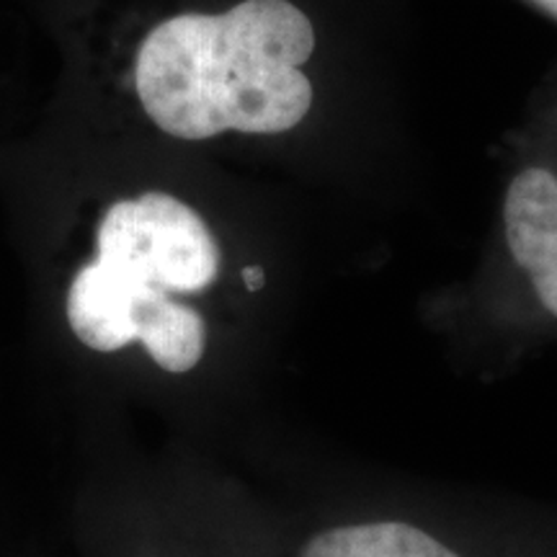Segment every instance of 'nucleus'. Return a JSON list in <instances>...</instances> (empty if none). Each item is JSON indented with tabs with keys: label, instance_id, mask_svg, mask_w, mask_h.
Segmentation results:
<instances>
[{
	"label": "nucleus",
	"instance_id": "obj_1",
	"mask_svg": "<svg viewBox=\"0 0 557 557\" xmlns=\"http://www.w3.org/2000/svg\"><path fill=\"white\" fill-rule=\"evenodd\" d=\"M0 212L45 372L75 385L199 377L225 246L189 189L122 171L90 124L45 107L0 139Z\"/></svg>",
	"mask_w": 557,
	"mask_h": 557
},
{
	"label": "nucleus",
	"instance_id": "obj_2",
	"mask_svg": "<svg viewBox=\"0 0 557 557\" xmlns=\"http://www.w3.org/2000/svg\"><path fill=\"white\" fill-rule=\"evenodd\" d=\"M504 233L513 261L532 278L542 308L557 318V176L529 165L508 184Z\"/></svg>",
	"mask_w": 557,
	"mask_h": 557
},
{
	"label": "nucleus",
	"instance_id": "obj_3",
	"mask_svg": "<svg viewBox=\"0 0 557 557\" xmlns=\"http://www.w3.org/2000/svg\"><path fill=\"white\" fill-rule=\"evenodd\" d=\"M297 557H462L406 521H364L333 527L299 547Z\"/></svg>",
	"mask_w": 557,
	"mask_h": 557
},
{
	"label": "nucleus",
	"instance_id": "obj_4",
	"mask_svg": "<svg viewBox=\"0 0 557 557\" xmlns=\"http://www.w3.org/2000/svg\"><path fill=\"white\" fill-rule=\"evenodd\" d=\"M240 284L243 289L250 292V295H253V292H261L267 287V269L259 267V263H248V267L240 269Z\"/></svg>",
	"mask_w": 557,
	"mask_h": 557
},
{
	"label": "nucleus",
	"instance_id": "obj_5",
	"mask_svg": "<svg viewBox=\"0 0 557 557\" xmlns=\"http://www.w3.org/2000/svg\"><path fill=\"white\" fill-rule=\"evenodd\" d=\"M545 3L549 5V9H553V11L557 13V0H545Z\"/></svg>",
	"mask_w": 557,
	"mask_h": 557
},
{
	"label": "nucleus",
	"instance_id": "obj_6",
	"mask_svg": "<svg viewBox=\"0 0 557 557\" xmlns=\"http://www.w3.org/2000/svg\"><path fill=\"white\" fill-rule=\"evenodd\" d=\"M127 557H132V555H127Z\"/></svg>",
	"mask_w": 557,
	"mask_h": 557
}]
</instances>
